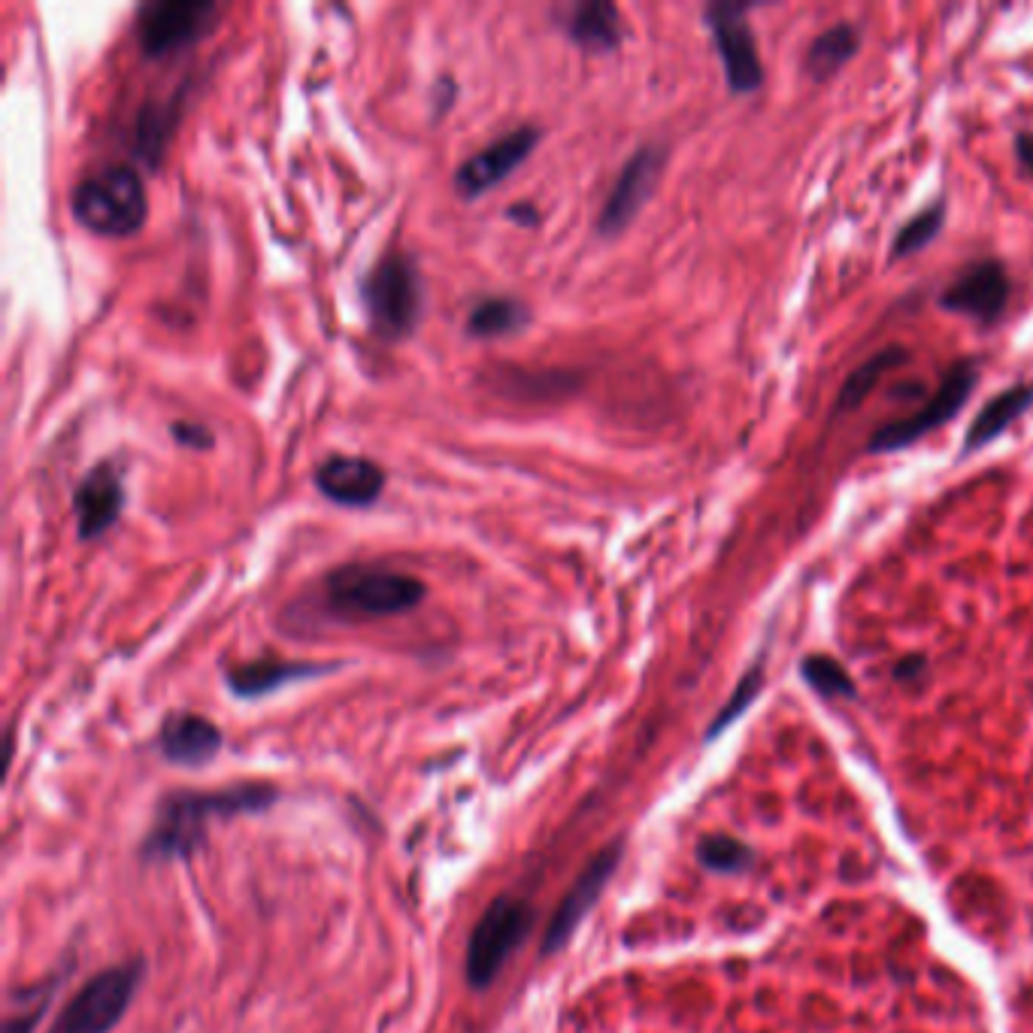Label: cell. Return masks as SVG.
<instances>
[{"mask_svg":"<svg viewBox=\"0 0 1033 1033\" xmlns=\"http://www.w3.org/2000/svg\"><path fill=\"white\" fill-rule=\"evenodd\" d=\"M340 664H316V661H282V657H255V661H243L224 673V685L228 692L240 697V700H259L267 694L280 692L282 685H294V682L316 679L325 673H334Z\"/></svg>","mask_w":1033,"mask_h":1033,"instance_id":"cell-17","label":"cell"},{"mask_svg":"<svg viewBox=\"0 0 1033 1033\" xmlns=\"http://www.w3.org/2000/svg\"><path fill=\"white\" fill-rule=\"evenodd\" d=\"M751 10L755 3H740V0H718L704 10V22L725 67L728 88L737 97L761 92L763 85V64L749 24Z\"/></svg>","mask_w":1033,"mask_h":1033,"instance_id":"cell-9","label":"cell"},{"mask_svg":"<svg viewBox=\"0 0 1033 1033\" xmlns=\"http://www.w3.org/2000/svg\"><path fill=\"white\" fill-rule=\"evenodd\" d=\"M906 352L904 346H885L876 355H869L864 365H857L852 373L845 376L843 388H840V394L834 400V415H845V412L857 410L864 400L873 394V388L879 386V379L894 367L906 365Z\"/></svg>","mask_w":1033,"mask_h":1033,"instance_id":"cell-23","label":"cell"},{"mask_svg":"<svg viewBox=\"0 0 1033 1033\" xmlns=\"http://www.w3.org/2000/svg\"><path fill=\"white\" fill-rule=\"evenodd\" d=\"M146 976V961L113 963L101 973H94L59 1012V1019L49 1024V1033H109L137 998Z\"/></svg>","mask_w":1033,"mask_h":1033,"instance_id":"cell-6","label":"cell"},{"mask_svg":"<svg viewBox=\"0 0 1033 1033\" xmlns=\"http://www.w3.org/2000/svg\"><path fill=\"white\" fill-rule=\"evenodd\" d=\"M622 852L624 843L622 840H615V843L603 845L598 855L591 857L586 864V869L576 876V882L570 885V892L563 894L561 904L555 906L552 918H549V925H546V934H542L540 942V955L542 958H549L555 951H561L570 939H573L576 928L582 925V918L594 909V904L600 900V894L607 892V885L615 876V869L622 864Z\"/></svg>","mask_w":1033,"mask_h":1033,"instance_id":"cell-10","label":"cell"},{"mask_svg":"<svg viewBox=\"0 0 1033 1033\" xmlns=\"http://www.w3.org/2000/svg\"><path fill=\"white\" fill-rule=\"evenodd\" d=\"M1012 297V280L1003 261L985 259L967 264L939 294V306L955 316L973 318L979 325H998Z\"/></svg>","mask_w":1033,"mask_h":1033,"instance_id":"cell-12","label":"cell"},{"mask_svg":"<svg viewBox=\"0 0 1033 1033\" xmlns=\"http://www.w3.org/2000/svg\"><path fill=\"white\" fill-rule=\"evenodd\" d=\"M280 800V788L273 782H236L212 791H167L155 807V819L140 843L143 864H167L194 857L207 843L210 822L236 819V815H259Z\"/></svg>","mask_w":1033,"mask_h":1033,"instance_id":"cell-1","label":"cell"},{"mask_svg":"<svg viewBox=\"0 0 1033 1033\" xmlns=\"http://www.w3.org/2000/svg\"><path fill=\"white\" fill-rule=\"evenodd\" d=\"M1033 407V382H1019V386L1000 391L994 398L982 403V410L976 412V419L963 434L961 455L979 452L991 446L1003 431H1010L1012 424L1022 419L1024 412Z\"/></svg>","mask_w":1033,"mask_h":1033,"instance_id":"cell-19","label":"cell"},{"mask_svg":"<svg viewBox=\"0 0 1033 1033\" xmlns=\"http://www.w3.org/2000/svg\"><path fill=\"white\" fill-rule=\"evenodd\" d=\"M155 746L167 763L207 767L222 751V730L198 713H167L155 737Z\"/></svg>","mask_w":1033,"mask_h":1033,"instance_id":"cell-16","label":"cell"},{"mask_svg":"<svg viewBox=\"0 0 1033 1033\" xmlns=\"http://www.w3.org/2000/svg\"><path fill=\"white\" fill-rule=\"evenodd\" d=\"M125 509V479L113 461H101L85 473L73 492L76 537L92 542L116 525Z\"/></svg>","mask_w":1033,"mask_h":1033,"instance_id":"cell-14","label":"cell"},{"mask_svg":"<svg viewBox=\"0 0 1033 1033\" xmlns=\"http://www.w3.org/2000/svg\"><path fill=\"white\" fill-rule=\"evenodd\" d=\"M563 31L576 46L591 55H610L622 46L624 24L622 12L610 0H586L573 3L563 15Z\"/></svg>","mask_w":1033,"mask_h":1033,"instance_id":"cell-18","label":"cell"},{"mask_svg":"<svg viewBox=\"0 0 1033 1033\" xmlns=\"http://www.w3.org/2000/svg\"><path fill=\"white\" fill-rule=\"evenodd\" d=\"M761 685H763V661H755V664L746 670V676H742L740 685H737V692L730 694L728 704L721 706V713H718L716 721L709 725V730H706V740H713V737H718V734L728 728V725H734V721H737V718L749 709L751 700L758 697Z\"/></svg>","mask_w":1033,"mask_h":1033,"instance_id":"cell-26","label":"cell"},{"mask_svg":"<svg viewBox=\"0 0 1033 1033\" xmlns=\"http://www.w3.org/2000/svg\"><path fill=\"white\" fill-rule=\"evenodd\" d=\"M946 200L939 198L934 203H928L925 210H918L913 219H906L900 224V231L894 234L892 240V261L897 259H909V255H918V252H925V249L942 234V228H946Z\"/></svg>","mask_w":1033,"mask_h":1033,"instance_id":"cell-24","label":"cell"},{"mask_svg":"<svg viewBox=\"0 0 1033 1033\" xmlns=\"http://www.w3.org/2000/svg\"><path fill=\"white\" fill-rule=\"evenodd\" d=\"M1015 155H1019V161H1022L1024 170L1033 177V134L1031 130L1015 134Z\"/></svg>","mask_w":1033,"mask_h":1033,"instance_id":"cell-31","label":"cell"},{"mask_svg":"<svg viewBox=\"0 0 1033 1033\" xmlns=\"http://www.w3.org/2000/svg\"><path fill=\"white\" fill-rule=\"evenodd\" d=\"M316 492L346 509H367L386 492V470L361 455H328L313 473Z\"/></svg>","mask_w":1033,"mask_h":1033,"instance_id":"cell-15","label":"cell"},{"mask_svg":"<svg viewBox=\"0 0 1033 1033\" xmlns=\"http://www.w3.org/2000/svg\"><path fill=\"white\" fill-rule=\"evenodd\" d=\"M697 857L704 867L716 873H737L751 864V848L730 836H706L704 843L697 845Z\"/></svg>","mask_w":1033,"mask_h":1033,"instance_id":"cell-27","label":"cell"},{"mask_svg":"<svg viewBox=\"0 0 1033 1033\" xmlns=\"http://www.w3.org/2000/svg\"><path fill=\"white\" fill-rule=\"evenodd\" d=\"M55 988H59V979H46L43 985L28 988V991H19L24 1000H28V1006L19 1003V1010L12 1012L7 1024H3V1033H34V1027L43 1019V1012H46L49 1000L55 994Z\"/></svg>","mask_w":1033,"mask_h":1033,"instance_id":"cell-28","label":"cell"},{"mask_svg":"<svg viewBox=\"0 0 1033 1033\" xmlns=\"http://www.w3.org/2000/svg\"><path fill=\"white\" fill-rule=\"evenodd\" d=\"M367 325L379 340L403 342L422 325L424 282L419 264L403 249H386L361 280Z\"/></svg>","mask_w":1033,"mask_h":1033,"instance_id":"cell-2","label":"cell"},{"mask_svg":"<svg viewBox=\"0 0 1033 1033\" xmlns=\"http://www.w3.org/2000/svg\"><path fill=\"white\" fill-rule=\"evenodd\" d=\"M667 165V149L657 146V143H646L640 146L628 161H624L622 173L612 182L610 198L603 203V210L598 215V234L600 236H619L634 222L640 210L646 207L652 194H655L661 173Z\"/></svg>","mask_w":1033,"mask_h":1033,"instance_id":"cell-11","label":"cell"},{"mask_svg":"<svg viewBox=\"0 0 1033 1033\" xmlns=\"http://www.w3.org/2000/svg\"><path fill=\"white\" fill-rule=\"evenodd\" d=\"M170 436H173V443L186 449H194V452H203V449L215 446V436L207 424L200 422H186V419H177V422H170Z\"/></svg>","mask_w":1033,"mask_h":1033,"instance_id":"cell-29","label":"cell"},{"mask_svg":"<svg viewBox=\"0 0 1033 1033\" xmlns=\"http://www.w3.org/2000/svg\"><path fill=\"white\" fill-rule=\"evenodd\" d=\"M428 598V586L419 576L400 573L391 567L349 563L325 579V603L340 619H394L412 612Z\"/></svg>","mask_w":1033,"mask_h":1033,"instance_id":"cell-4","label":"cell"},{"mask_svg":"<svg viewBox=\"0 0 1033 1033\" xmlns=\"http://www.w3.org/2000/svg\"><path fill=\"white\" fill-rule=\"evenodd\" d=\"M73 219L85 231L106 240L140 234L149 219V198L143 177L128 165H109L76 182L71 194Z\"/></svg>","mask_w":1033,"mask_h":1033,"instance_id":"cell-3","label":"cell"},{"mask_svg":"<svg viewBox=\"0 0 1033 1033\" xmlns=\"http://www.w3.org/2000/svg\"><path fill=\"white\" fill-rule=\"evenodd\" d=\"M861 52V31L852 22L831 24L807 49L803 71L812 83H831L848 61Z\"/></svg>","mask_w":1033,"mask_h":1033,"instance_id":"cell-21","label":"cell"},{"mask_svg":"<svg viewBox=\"0 0 1033 1033\" xmlns=\"http://www.w3.org/2000/svg\"><path fill=\"white\" fill-rule=\"evenodd\" d=\"M537 215H540V210H537L534 203H513V207L506 210V219L525 224V228H534V224H537Z\"/></svg>","mask_w":1033,"mask_h":1033,"instance_id":"cell-32","label":"cell"},{"mask_svg":"<svg viewBox=\"0 0 1033 1033\" xmlns=\"http://www.w3.org/2000/svg\"><path fill=\"white\" fill-rule=\"evenodd\" d=\"M537 143H540V128H534V125H521V128H513L504 137H497L485 149L470 155L467 161L455 170V191L464 200H476L485 191H492L528 161V155L537 149Z\"/></svg>","mask_w":1033,"mask_h":1033,"instance_id":"cell-13","label":"cell"},{"mask_svg":"<svg viewBox=\"0 0 1033 1033\" xmlns=\"http://www.w3.org/2000/svg\"><path fill=\"white\" fill-rule=\"evenodd\" d=\"M800 676L822 697H855V682L840 661L831 655H807L800 661Z\"/></svg>","mask_w":1033,"mask_h":1033,"instance_id":"cell-25","label":"cell"},{"mask_svg":"<svg viewBox=\"0 0 1033 1033\" xmlns=\"http://www.w3.org/2000/svg\"><path fill=\"white\" fill-rule=\"evenodd\" d=\"M534 918H537L534 906L516 894H500L485 906L479 921L470 930L467 961H464V976L473 991L492 988L497 973L509 961V955L528 939Z\"/></svg>","mask_w":1033,"mask_h":1033,"instance_id":"cell-5","label":"cell"},{"mask_svg":"<svg viewBox=\"0 0 1033 1033\" xmlns=\"http://www.w3.org/2000/svg\"><path fill=\"white\" fill-rule=\"evenodd\" d=\"M182 104H186V85L173 97L146 101L137 118H134V155L140 161H146L152 170L165 165L167 146H170V137H173V130L179 125Z\"/></svg>","mask_w":1033,"mask_h":1033,"instance_id":"cell-20","label":"cell"},{"mask_svg":"<svg viewBox=\"0 0 1033 1033\" xmlns=\"http://www.w3.org/2000/svg\"><path fill=\"white\" fill-rule=\"evenodd\" d=\"M925 670H928V657L925 655H906L897 661V667H894V676L900 682H916L925 676Z\"/></svg>","mask_w":1033,"mask_h":1033,"instance_id":"cell-30","label":"cell"},{"mask_svg":"<svg viewBox=\"0 0 1033 1033\" xmlns=\"http://www.w3.org/2000/svg\"><path fill=\"white\" fill-rule=\"evenodd\" d=\"M979 382V365L973 358H963L949 367V373L939 379L934 398L913 412L909 419L900 422H888L873 431L867 443L869 455H888V452H900V449L916 446L921 436H928L930 431H937L942 424H949L958 412L967 407V400L973 398V388Z\"/></svg>","mask_w":1033,"mask_h":1033,"instance_id":"cell-8","label":"cell"},{"mask_svg":"<svg viewBox=\"0 0 1033 1033\" xmlns=\"http://www.w3.org/2000/svg\"><path fill=\"white\" fill-rule=\"evenodd\" d=\"M222 7L212 0H155L143 3L134 19V36L146 59L161 61L198 46L215 31Z\"/></svg>","mask_w":1033,"mask_h":1033,"instance_id":"cell-7","label":"cell"},{"mask_svg":"<svg viewBox=\"0 0 1033 1033\" xmlns=\"http://www.w3.org/2000/svg\"><path fill=\"white\" fill-rule=\"evenodd\" d=\"M530 309L525 301L509 294H492L473 304L467 313V334L476 340H500L516 337L530 325Z\"/></svg>","mask_w":1033,"mask_h":1033,"instance_id":"cell-22","label":"cell"}]
</instances>
